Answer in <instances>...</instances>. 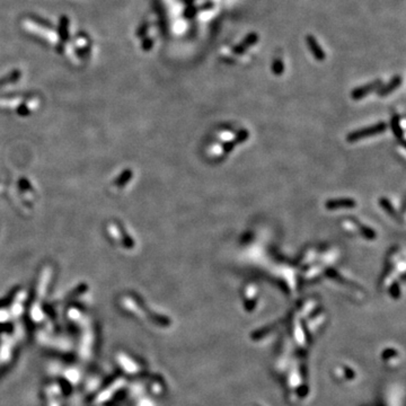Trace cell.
I'll return each mask as SVG.
<instances>
[{"label": "cell", "instance_id": "cell-5", "mask_svg": "<svg viewBox=\"0 0 406 406\" xmlns=\"http://www.w3.org/2000/svg\"><path fill=\"white\" fill-rule=\"evenodd\" d=\"M401 84V78L400 77H397V78H395L393 81L390 82V85H388V86H386L385 88H384L383 90H380V92H378V94L380 96H386V95H388V94L391 92V90H393L395 87H397L398 85Z\"/></svg>", "mask_w": 406, "mask_h": 406}, {"label": "cell", "instance_id": "cell-1", "mask_svg": "<svg viewBox=\"0 0 406 406\" xmlns=\"http://www.w3.org/2000/svg\"><path fill=\"white\" fill-rule=\"evenodd\" d=\"M386 129H387L386 123L380 122V123H377V124L372 125V126H369V128L357 130V131L349 133L346 139H347V141H349V142H354V141H358V140L365 139V138L372 137V136L378 135V133H382V132L385 131Z\"/></svg>", "mask_w": 406, "mask_h": 406}, {"label": "cell", "instance_id": "cell-4", "mask_svg": "<svg viewBox=\"0 0 406 406\" xmlns=\"http://www.w3.org/2000/svg\"><path fill=\"white\" fill-rule=\"evenodd\" d=\"M380 204H382L384 210H385V211L388 213V215H390L391 217H393V218H397L396 211H395V209L393 208V205H391V203L388 200H387V199H385V198L380 199Z\"/></svg>", "mask_w": 406, "mask_h": 406}, {"label": "cell", "instance_id": "cell-7", "mask_svg": "<svg viewBox=\"0 0 406 406\" xmlns=\"http://www.w3.org/2000/svg\"><path fill=\"white\" fill-rule=\"evenodd\" d=\"M391 128H393V131L395 133V137L398 138L402 141V143H404V137H403V131L400 129V125H398V122L396 124V122H395V118L393 119V121H391Z\"/></svg>", "mask_w": 406, "mask_h": 406}, {"label": "cell", "instance_id": "cell-3", "mask_svg": "<svg viewBox=\"0 0 406 406\" xmlns=\"http://www.w3.org/2000/svg\"><path fill=\"white\" fill-rule=\"evenodd\" d=\"M378 85H379L378 82H375V84H372V85H368V86L362 87V88L355 89L352 93V97L354 100H359V99H361V97H365L367 94L372 92V89H375Z\"/></svg>", "mask_w": 406, "mask_h": 406}, {"label": "cell", "instance_id": "cell-6", "mask_svg": "<svg viewBox=\"0 0 406 406\" xmlns=\"http://www.w3.org/2000/svg\"><path fill=\"white\" fill-rule=\"evenodd\" d=\"M360 227V230H361V233H362V236H364L365 238H367V239H369V241H371V239H375L376 238V231L373 230V229H371V228H368V227H365V226H359Z\"/></svg>", "mask_w": 406, "mask_h": 406}, {"label": "cell", "instance_id": "cell-2", "mask_svg": "<svg viewBox=\"0 0 406 406\" xmlns=\"http://www.w3.org/2000/svg\"><path fill=\"white\" fill-rule=\"evenodd\" d=\"M357 205L353 199H333V200L326 201L325 206L327 210H339V209H351Z\"/></svg>", "mask_w": 406, "mask_h": 406}]
</instances>
